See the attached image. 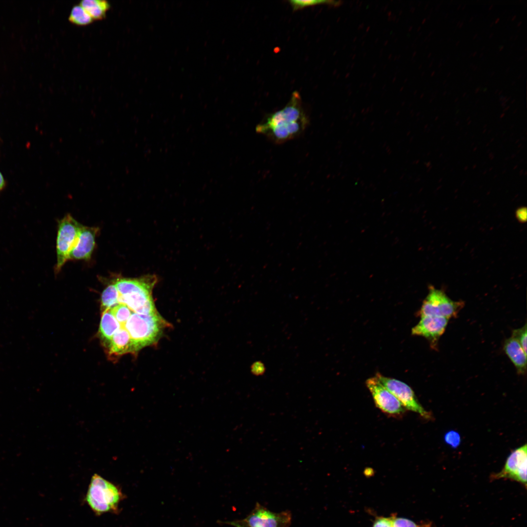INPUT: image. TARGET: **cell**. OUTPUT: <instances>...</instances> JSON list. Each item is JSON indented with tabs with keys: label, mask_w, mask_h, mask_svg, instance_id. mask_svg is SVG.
Listing matches in <instances>:
<instances>
[{
	"label": "cell",
	"mask_w": 527,
	"mask_h": 527,
	"mask_svg": "<svg viewBox=\"0 0 527 527\" xmlns=\"http://www.w3.org/2000/svg\"><path fill=\"white\" fill-rule=\"evenodd\" d=\"M115 285L117 299L139 313L144 315L158 313L152 296L153 288L157 282L153 275L137 278L120 277L112 281Z\"/></svg>",
	"instance_id": "7a4b0ae2"
},
{
	"label": "cell",
	"mask_w": 527,
	"mask_h": 527,
	"mask_svg": "<svg viewBox=\"0 0 527 527\" xmlns=\"http://www.w3.org/2000/svg\"><path fill=\"white\" fill-rule=\"evenodd\" d=\"M125 496L117 486L95 474L91 478L85 501L97 515L117 513Z\"/></svg>",
	"instance_id": "3957f363"
},
{
	"label": "cell",
	"mask_w": 527,
	"mask_h": 527,
	"mask_svg": "<svg viewBox=\"0 0 527 527\" xmlns=\"http://www.w3.org/2000/svg\"><path fill=\"white\" fill-rule=\"evenodd\" d=\"M527 324H525L524 326L521 328L515 329L513 330L512 333V336L515 338L520 345L522 346L524 352L527 354Z\"/></svg>",
	"instance_id": "e0dca14e"
},
{
	"label": "cell",
	"mask_w": 527,
	"mask_h": 527,
	"mask_svg": "<svg viewBox=\"0 0 527 527\" xmlns=\"http://www.w3.org/2000/svg\"><path fill=\"white\" fill-rule=\"evenodd\" d=\"M81 226L82 225L70 214L66 215L59 221L55 274H58L69 260V255L77 241Z\"/></svg>",
	"instance_id": "277c9868"
},
{
	"label": "cell",
	"mask_w": 527,
	"mask_h": 527,
	"mask_svg": "<svg viewBox=\"0 0 527 527\" xmlns=\"http://www.w3.org/2000/svg\"><path fill=\"white\" fill-rule=\"evenodd\" d=\"M291 518L289 511L275 513L257 504L250 514L239 522L247 527H288Z\"/></svg>",
	"instance_id": "9c48e42d"
},
{
	"label": "cell",
	"mask_w": 527,
	"mask_h": 527,
	"mask_svg": "<svg viewBox=\"0 0 527 527\" xmlns=\"http://www.w3.org/2000/svg\"><path fill=\"white\" fill-rule=\"evenodd\" d=\"M504 350L515 367L518 374L524 375L527 371V355L518 341L512 336L504 344Z\"/></svg>",
	"instance_id": "7c38bea8"
},
{
	"label": "cell",
	"mask_w": 527,
	"mask_h": 527,
	"mask_svg": "<svg viewBox=\"0 0 527 527\" xmlns=\"http://www.w3.org/2000/svg\"><path fill=\"white\" fill-rule=\"evenodd\" d=\"M5 182L3 176L0 172V191L2 190L4 187Z\"/></svg>",
	"instance_id": "7402d4cb"
},
{
	"label": "cell",
	"mask_w": 527,
	"mask_h": 527,
	"mask_svg": "<svg viewBox=\"0 0 527 527\" xmlns=\"http://www.w3.org/2000/svg\"><path fill=\"white\" fill-rule=\"evenodd\" d=\"M264 367L261 363H254L252 366V371L255 375H260L264 372Z\"/></svg>",
	"instance_id": "44dd1931"
},
{
	"label": "cell",
	"mask_w": 527,
	"mask_h": 527,
	"mask_svg": "<svg viewBox=\"0 0 527 527\" xmlns=\"http://www.w3.org/2000/svg\"><path fill=\"white\" fill-rule=\"evenodd\" d=\"M89 14L93 20L105 18L110 8V3L104 0H83L79 3Z\"/></svg>",
	"instance_id": "4fadbf2b"
},
{
	"label": "cell",
	"mask_w": 527,
	"mask_h": 527,
	"mask_svg": "<svg viewBox=\"0 0 527 527\" xmlns=\"http://www.w3.org/2000/svg\"><path fill=\"white\" fill-rule=\"evenodd\" d=\"M394 527H436L434 524L430 521L417 524L413 521L403 517H397L392 515Z\"/></svg>",
	"instance_id": "2e32d148"
},
{
	"label": "cell",
	"mask_w": 527,
	"mask_h": 527,
	"mask_svg": "<svg viewBox=\"0 0 527 527\" xmlns=\"http://www.w3.org/2000/svg\"><path fill=\"white\" fill-rule=\"evenodd\" d=\"M444 439L446 443L453 448L457 447L461 443L460 434L454 430H451L446 433Z\"/></svg>",
	"instance_id": "ac0fdd59"
},
{
	"label": "cell",
	"mask_w": 527,
	"mask_h": 527,
	"mask_svg": "<svg viewBox=\"0 0 527 527\" xmlns=\"http://www.w3.org/2000/svg\"><path fill=\"white\" fill-rule=\"evenodd\" d=\"M293 11L302 9L303 8L321 4H328L336 5V1L330 0H291L288 1Z\"/></svg>",
	"instance_id": "9a60e30c"
},
{
	"label": "cell",
	"mask_w": 527,
	"mask_h": 527,
	"mask_svg": "<svg viewBox=\"0 0 527 527\" xmlns=\"http://www.w3.org/2000/svg\"><path fill=\"white\" fill-rule=\"evenodd\" d=\"M449 319L437 316L421 317L418 323L411 330L412 334L425 337L432 347H436L438 341L444 333Z\"/></svg>",
	"instance_id": "30bf717a"
},
{
	"label": "cell",
	"mask_w": 527,
	"mask_h": 527,
	"mask_svg": "<svg viewBox=\"0 0 527 527\" xmlns=\"http://www.w3.org/2000/svg\"><path fill=\"white\" fill-rule=\"evenodd\" d=\"M229 523L230 525H232V526H234L235 527H245V526L243 525L242 524H241L238 521H237V522H234H234H230Z\"/></svg>",
	"instance_id": "603a6c76"
},
{
	"label": "cell",
	"mask_w": 527,
	"mask_h": 527,
	"mask_svg": "<svg viewBox=\"0 0 527 527\" xmlns=\"http://www.w3.org/2000/svg\"><path fill=\"white\" fill-rule=\"evenodd\" d=\"M68 20L71 23L78 26L89 25L94 20L80 4L75 5L72 8Z\"/></svg>",
	"instance_id": "5bb4252c"
},
{
	"label": "cell",
	"mask_w": 527,
	"mask_h": 527,
	"mask_svg": "<svg viewBox=\"0 0 527 527\" xmlns=\"http://www.w3.org/2000/svg\"><path fill=\"white\" fill-rule=\"evenodd\" d=\"M98 231L97 227L82 225L77 241L69 255V260L89 259Z\"/></svg>",
	"instance_id": "8fae6325"
},
{
	"label": "cell",
	"mask_w": 527,
	"mask_h": 527,
	"mask_svg": "<svg viewBox=\"0 0 527 527\" xmlns=\"http://www.w3.org/2000/svg\"><path fill=\"white\" fill-rule=\"evenodd\" d=\"M375 377L401 403L406 410L419 414L425 419H430V414L422 406L411 388L405 383L377 373Z\"/></svg>",
	"instance_id": "8992f818"
},
{
	"label": "cell",
	"mask_w": 527,
	"mask_h": 527,
	"mask_svg": "<svg viewBox=\"0 0 527 527\" xmlns=\"http://www.w3.org/2000/svg\"><path fill=\"white\" fill-rule=\"evenodd\" d=\"M366 385L375 405L383 412L394 417L402 416L405 409L400 401L374 377L368 379Z\"/></svg>",
	"instance_id": "52a82bcc"
},
{
	"label": "cell",
	"mask_w": 527,
	"mask_h": 527,
	"mask_svg": "<svg viewBox=\"0 0 527 527\" xmlns=\"http://www.w3.org/2000/svg\"><path fill=\"white\" fill-rule=\"evenodd\" d=\"M464 305L463 302L453 301L443 290L431 286L423 302L419 314L421 317L437 316L449 320L457 315Z\"/></svg>",
	"instance_id": "5b68a950"
},
{
	"label": "cell",
	"mask_w": 527,
	"mask_h": 527,
	"mask_svg": "<svg viewBox=\"0 0 527 527\" xmlns=\"http://www.w3.org/2000/svg\"><path fill=\"white\" fill-rule=\"evenodd\" d=\"M527 448L525 444L513 450L508 456L503 468L491 476V480L508 479L527 486Z\"/></svg>",
	"instance_id": "ba28073f"
},
{
	"label": "cell",
	"mask_w": 527,
	"mask_h": 527,
	"mask_svg": "<svg viewBox=\"0 0 527 527\" xmlns=\"http://www.w3.org/2000/svg\"><path fill=\"white\" fill-rule=\"evenodd\" d=\"M527 208L526 207H522L516 210L515 216L516 219L520 223H523L527 221Z\"/></svg>",
	"instance_id": "ffe728a7"
},
{
	"label": "cell",
	"mask_w": 527,
	"mask_h": 527,
	"mask_svg": "<svg viewBox=\"0 0 527 527\" xmlns=\"http://www.w3.org/2000/svg\"><path fill=\"white\" fill-rule=\"evenodd\" d=\"M309 123L300 93L294 91L282 109L266 115L256 125L255 130L273 142L284 143L300 136Z\"/></svg>",
	"instance_id": "6da1fadb"
},
{
	"label": "cell",
	"mask_w": 527,
	"mask_h": 527,
	"mask_svg": "<svg viewBox=\"0 0 527 527\" xmlns=\"http://www.w3.org/2000/svg\"><path fill=\"white\" fill-rule=\"evenodd\" d=\"M372 527H394L392 515L390 517H378L373 522Z\"/></svg>",
	"instance_id": "d6986e66"
}]
</instances>
